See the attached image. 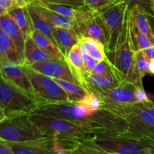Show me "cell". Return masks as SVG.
Returning a JSON list of instances; mask_svg holds the SVG:
<instances>
[{
	"instance_id": "obj_1",
	"label": "cell",
	"mask_w": 154,
	"mask_h": 154,
	"mask_svg": "<svg viewBox=\"0 0 154 154\" xmlns=\"http://www.w3.org/2000/svg\"><path fill=\"white\" fill-rule=\"evenodd\" d=\"M33 113L69 120L90 128L96 135L120 133L127 131V123L109 108L88 111L77 103H47L39 105Z\"/></svg>"
},
{
	"instance_id": "obj_2",
	"label": "cell",
	"mask_w": 154,
	"mask_h": 154,
	"mask_svg": "<svg viewBox=\"0 0 154 154\" xmlns=\"http://www.w3.org/2000/svg\"><path fill=\"white\" fill-rule=\"evenodd\" d=\"M29 117L45 136L57 140L63 150L80 141L94 139L97 135L90 128L69 120L39 113H32Z\"/></svg>"
},
{
	"instance_id": "obj_3",
	"label": "cell",
	"mask_w": 154,
	"mask_h": 154,
	"mask_svg": "<svg viewBox=\"0 0 154 154\" xmlns=\"http://www.w3.org/2000/svg\"><path fill=\"white\" fill-rule=\"evenodd\" d=\"M135 51L132 40V17L128 8L117 44L107 57L114 65L122 82H132L142 87V80L138 77L135 66Z\"/></svg>"
},
{
	"instance_id": "obj_4",
	"label": "cell",
	"mask_w": 154,
	"mask_h": 154,
	"mask_svg": "<svg viewBox=\"0 0 154 154\" xmlns=\"http://www.w3.org/2000/svg\"><path fill=\"white\" fill-rule=\"evenodd\" d=\"M93 142L107 153L154 154V138L126 132L96 135Z\"/></svg>"
},
{
	"instance_id": "obj_5",
	"label": "cell",
	"mask_w": 154,
	"mask_h": 154,
	"mask_svg": "<svg viewBox=\"0 0 154 154\" xmlns=\"http://www.w3.org/2000/svg\"><path fill=\"white\" fill-rule=\"evenodd\" d=\"M111 110L127 123V132L154 138V103L152 101Z\"/></svg>"
},
{
	"instance_id": "obj_6",
	"label": "cell",
	"mask_w": 154,
	"mask_h": 154,
	"mask_svg": "<svg viewBox=\"0 0 154 154\" xmlns=\"http://www.w3.org/2000/svg\"><path fill=\"white\" fill-rule=\"evenodd\" d=\"M29 114L8 116L0 122V138L8 142H27L46 137L32 121Z\"/></svg>"
},
{
	"instance_id": "obj_7",
	"label": "cell",
	"mask_w": 154,
	"mask_h": 154,
	"mask_svg": "<svg viewBox=\"0 0 154 154\" xmlns=\"http://www.w3.org/2000/svg\"><path fill=\"white\" fill-rule=\"evenodd\" d=\"M0 107L8 117L32 114L36 109L37 104L26 92L0 75Z\"/></svg>"
},
{
	"instance_id": "obj_8",
	"label": "cell",
	"mask_w": 154,
	"mask_h": 154,
	"mask_svg": "<svg viewBox=\"0 0 154 154\" xmlns=\"http://www.w3.org/2000/svg\"><path fill=\"white\" fill-rule=\"evenodd\" d=\"M24 68L32 87L37 106L47 103L69 102L66 93L54 78L43 75L25 65Z\"/></svg>"
},
{
	"instance_id": "obj_9",
	"label": "cell",
	"mask_w": 154,
	"mask_h": 154,
	"mask_svg": "<svg viewBox=\"0 0 154 154\" xmlns=\"http://www.w3.org/2000/svg\"><path fill=\"white\" fill-rule=\"evenodd\" d=\"M128 8L129 5L126 2L118 0L98 11L108 34V43L105 47L106 54L112 52L115 48Z\"/></svg>"
},
{
	"instance_id": "obj_10",
	"label": "cell",
	"mask_w": 154,
	"mask_h": 154,
	"mask_svg": "<svg viewBox=\"0 0 154 154\" xmlns=\"http://www.w3.org/2000/svg\"><path fill=\"white\" fill-rule=\"evenodd\" d=\"M137 86L132 82H122L114 88L93 93L102 100L103 108H118L137 103L135 92Z\"/></svg>"
},
{
	"instance_id": "obj_11",
	"label": "cell",
	"mask_w": 154,
	"mask_h": 154,
	"mask_svg": "<svg viewBox=\"0 0 154 154\" xmlns=\"http://www.w3.org/2000/svg\"><path fill=\"white\" fill-rule=\"evenodd\" d=\"M13 154H60V143L51 137L27 142H8Z\"/></svg>"
},
{
	"instance_id": "obj_12",
	"label": "cell",
	"mask_w": 154,
	"mask_h": 154,
	"mask_svg": "<svg viewBox=\"0 0 154 154\" xmlns=\"http://www.w3.org/2000/svg\"><path fill=\"white\" fill-rule=\"evenodd\" d=\"M54 79H61L78 84V80L66 59H50L28 66Z\"/></svg>"
},
{
	"instance_id": "obj_13",
	"label": "cell",
	"mask_w": 154,
	"mask_h": 154,
	"mask_svg": "<svg viewBox=\"0 0 154 154\" xmlns=\"http://www.w3.org/2000/svg\"><path fill=\"white\" fill-rule=\"evenodd\" d=\"M0 75L27 93L35 102L34 92L29 79L26 73L24 65L8 60H0Z\"/></svg>"
},
{
	"instance_id": "obj_14",
	"label": "cell",
	"mask_w": 154,
	"mask_h": 154,
	"mask_svg": "<svg viewBox=\"0 0 154 154\" xmlns=\"http://www.w3.org/2000/svg\"><path fill=\"white\" fill-rule=\"evenodd\" d=\"M119 78L113 73L93 75L92 73H84L80 86L87 92L96 93L114 88L121 84Z\"/></svg>"
},
{
	"instance_id": "obj_15",
	"label": "cell",
	"mask_w": 154,
	"mask_h": 154,
	"mask_svg": "<svg viewBox=\"0 0 154 154\" xmlns=\"http://www.w3.org/2000/svg\"><path fill=\"white\" fill-rule=\"evenodd\" d=\"M80 35L91 38L102 42L105 47L108 43L106 28L100 15L96 11L80 27Z\"/></svg>"
},
{
	"instance_id": "obj_16",
	"label": "cell",
	"mask_w": 154,
	"mask_h": 154,
	"mask_svg": "<svg viewBox=\"0 0 154 154\" xmlns=\"http://www.w3.org/2000/svg\"><path fill=\"white\" fill-rule=\"evenodd\" d=\"M0 29L13 42L20 56L23 60V50L26 36L8 12L0 16Z\"/></svg>"
},
{
	"instance_id": "obj_17",
	"label": "cell",
	"mask_w": 154,
	"mask_h": 154,
	"mask_svg": "<svg viewBox=\"0 0 154 154\" xmlns=\"http://www.w3.org/2000/svg\"><path fill=\"white\" fill-rule=\"evenodd\" d=\"M27 8L29 12L35 29L38 30L43 34L46 35L55 42L54 35H53L54 27L52 26L48 18L45 17L39 5H38L34 0H29L27 4Z\"/></svg>"
},
{
	"instance_id": "obj_18",
	"label": "cell",
	"mask_w": 154,
	"mask_h": 154,
	"mask_svg": "<svg viewBox=\"0 0 154 154\" xmlns=\"http://www.w3.org/2000/svg\"><path fill=\"white\" fill-rule=\"evenodd\" d=\"M132 17V23L135 26L147 36L154 45V32L150 26L147 11L140 5H133L129 7Z\"/></svg>"
},
{
	"instance_id": "obj_19",
	"label": "cell",
	"mask_w": 154,
	"mask_h": 154,
	"mask_svg": "<svg viewBox=\"0 0 154 154\" xmlns=\"http://www.w3.org/2000/svg\"><path fill=\"white\" fill-rule=\"evenodd\" d=\"M55 43L61 51L64 57L67 56L70 50L78 43L79 35L75 31L63 28L53 29Z\"/></svg>"
},
{
	"instance_id": "obj_20",
	"label": "cell",
	"mask_w": 154,
	"mask_h": 154,
	"mask_svg": "<svg viewBox=\"0 0 154 154\" xmlns=\"http://www.w3.org/2000/svg\"><path fill=\"white\" fill-rule=\"evenodd\" d=\"M52 59L45 51H42L34 42L31 36L26 38L23 50V63L26 66H30L34 63L43 62Z\"/></svg>"
},
{
	"instance_id": "obj_21",
	"label": "cell",
	"mask_w": 154,
	"mask_h": 154,
	"mask_svg": "<svg viewBox=\"0 0 154 154\" xmlns=\"http://www.w3.org/2000/svg\"><path fill=\"white\" fill-rule=\"evenodd\" d=\"M29 35L31 36L35 43L52 59L65 58L59 47L46 35L43 34L38 30L34 29Z\"/></svg>"
},
{
	"instance_id": "obj_22",
	"label": "cell",
	"mask_w": 154,
	"mask_h": 154,
	"mask_svg": "<svg viewBox=\"0 0 154 154\" xmlns=\"http://www.w3.org/2000/svg\"><path fill=\"white\" fill-rule=\"evenodd\" d=\"M8 13L26 37L35 29L27 5L15 7L10 9Z\"/></svg>"
},
{
	"instance_id": "obj_23",
	"label": "cell",
	"mask_w": 154,
	"mask_h": 154,
	"mask_svg": "<svg viewBox=\"0 0 154 154\" xmlns=\"http://www.w3.org/2000/svg\"><path fill=\"white\" fill-rule=\"evenodd\" d=\"M36 3H37L38 5H39L38 2ZM39 6L41 7L42 11L45 14V17L48 18V20H49V22L51 23V24L52 25L53 27H54V28L68 29L76 32L79 35L78 25H77V23L75 20L70 17H68L63 16V15L60 14L59 13H57V12L51 10V9L47 8L44 7V6L41 5H39ZM80 37H81V36H80Z\"/></svg>"
},
{
	"instance_id": "obj_24",
	"label": "cell",
	"mask_w": 154,
	"mask_h": 154,
	"mask_svg": "<svg viewBox=\"0 0 154 154\" xmlns=\"http://www.w3.org/2000/svg\"><path fill=\"white\" fill-rule=\"evenodd\" d=\"M8 60L17 64L24 65L14 44L0 29V60Z\"/></svg>"
},
{
	"instance_id": "obj_25",
	"label": "cell",
	"mask_w": 154,
	"mask_h": 154,
	"mask_svg": "<svg viewBox=\"0 0 154 154\" xmlns=\"http://www.w3.org/2000/svg\"><path fill=\"white\" fill-rule=\"evenodd\" d=\"M78 44L82 51H85L97 61H102L108 58L105 45L96 39L81 36L79 38Z\"/></svg>"
},
{
	"instance_id": "obj_26",
	"label": "cell",
	"mask_w": 154,
	"mask_h": 154,
	"mask_svg": "<svg viewBox=\"0 0 154 154\" xmlns=\"http://www.w3.org/2000/svg\"><path fill=\"white\" fill-rule=\"evenodd\" d=\"M65 59L70 66L74 75L76 77L78 84L80 85L81 79L84 76V70L82 60V50L79 44L78 43L75 45L70 50Z\"/></svg>"
},
{
	"instance_id": "obj_27",
	"label": "cell",
	"mask_w": 154,
	"mask_h": 154,
	"mask_svg": "<svg viewBox=\"0 0 154 154\" xmlns=\"http://www.w3.org/2000/svg\"><path fill=\"white\" fill-rule=\"evenodd\" d=\"M63 150L66 154H107V152L93 142V139L80 141Z\"/></svg>"
},
{
	"instance_id": "obj_28",
	"label": "cell",
	"mask_w": 154,
	"mask_h": 154,
	"mask_svg": "<svg viewBox=\"0 0 154 154\" xmlns=\"http://www.w3.org/2000/svg\"><path fill=\"white\" fill-rule=\"evenodd\" d=\"M54 80L63 88L65 93H66V95L68 96V99H69V102L78 103L87 94V92L80 85L74 84V83L70 82V81H65V80Z\"/></svg>"
},
{
	"instance_id": "obj_29",
	"label": "cell",
	"mask_w": 154,
	"mask_h": 154,
	"mask_svg": "<svg viewBox=\"0 0 154 154\" xmlns=\"http://www.w3.org/2000/svg\"><path fill=\"white\" fill-rule=\"evenodd\" d=\"M35 1L47 8L51 9L57 13L60 14L63 16L68 17L72 18L74 20H76L79 14L80 8H74L69 7V6L63 5L47 2L42 1V0H35Z\"/></svg>"
},
{
	"instance_id": "obj_30",
	"label": "cell",
	"mask_w": 154,
	"mask_h": 154,
	"mask_svg": "<svg viewBox=\"0 0 154 154\" xmlns=\"http://www.w3.org/2000/svg\"><path fill=\"white\" fill-rule=\"evenodd\" d=\"M130 12V11H129ZM132 40L135 52L141 50H145L153 46V44L148 37L144 33L140 32L135 26L132 21Z\"/></svg>"
},
{
	"instance_id": "obj_31",
	"label": "cell",
	"mask_w": 154,
	"mask_h": 154,
	"mask_svg": "<svg viewBox=\"0 0 154 154\" xmlns=\"http://www.w3.org/2000/svg\"><path fill=\"white\" fill-rule=\"evenodd\" d=\"M150 60L147 57L144 50L135 53V66L138 77L143 79L147 74L150 73Z\"/></svg>"
},
{
	"instance_id": "obj_32",
	"label": "cell",
	"mask_w": 154,
	"mask_h": 154,
	"mask_svg": "<svg viewBox=\"0 0 154 154\" xmlns=\"http://www.w3.org/2000/svg\"><path fill=\"white\" fill-rule=\"evenodd\" d=\"M77 104L92 112L99 111L101 108H103L102 100L97 96L90 92H87L84 98L81 99Z\"/></svg>"
},
{
	"instance_id": "obj_33",
	"label": "cell",
	"mask_w": 154,
	"mask_h": 154,
	"mask_svg": "<svg viewBox=\"0 0 154 154\" xmlns=\"http://www.w3.org/2000/svg\"><path fill=\"white\" fill-rule=\"evenodd\" d=\"M118 0H84L85 5L91 10L99 11Z\"/></svg>"
},
{
	"instance_id": "obj_34",
	"label": "cell",
	"mask_w": 154,
	"mask_h": 154,
	"mask_svg": "<svg viewBox=\"0 0 154 154\" xmlns=\"http://www.w3.org/2000/svg\"><path fill=\"white\" fill-rule=\"evenodd\" d=\"M129 5V7L133 5H140L147 11L150 17L154 18V9L153 6V0H122Z\"/></svg>"
},
{
	"instance_id": "obj_35",
	"label": "cell",
	"mask_w": 154,
	"mask_h": 154,
	"mask_svg": "<svg viewBox=\"0 0 154 154\" xmlns=\"http://www.w3.org/2000/svg\"><path fill=\"white\" fill-rule=\"evenodd\" d=\"M42 1L54 3V4L63 5L74 8H82L84 7H87L84 4V0H42Z\"/></svg>"
},
{
	"instance_id": "obj_36",
	"label": "cell",
	"mask_w": 154,
	"mask_h": 154,
	"mask_svg": "<svg viewBox=\"0 0 154 154\" xmlns=\"http://www.w3.org/2000/svg\"><path fill=\"white\" fill-rule=\"evenodd\" d=\"M82 60L84 73H90L96 65V63L99 62L92 57H90L89 54H87L84 51H82Z\"/></svg>"
},
{
	"instance_id": "obj_37",
	"label": "cell",
	"mask_w": 154,
	"mask_h": 154,
	"mask_svg": "<svg viewBox=\"0 0 154 154\" xmlns=\"http://www.w3.org/2000/svg\"><path fill=\"white\" fill-rule=\"evenodd\" d=\"M135 99L137 101V103H145V102H151L150 99L147 96V93L144 91V87H138L137 86L135 92Z\"/></svg>"
},
{
	"instance_id": "obj_38",
	"label": "cell",
	"mask_w": 154,
	"mask_h": 154,
	"mask_svg": "<svg viewBox=\"0 0 154 154\" xmlns=\"http://www.w3.org/2000/svg\"><path fill=\"white\" fill-rule=\"evenodd\" d=\"M0 154H13L7 141L0 138Z\"/></svg>"
},
{
	"instance_id": "obj_39",
	"label": "cell",
	"mask_w": 154,
	"mask_h": 154,
	"mask_svg": "<svg viewBox=\"0 0 154 154\" xmlns=\"http://www.w3.org/2000/svg\"><path fill=\"white\" fill-rule=\"evenodd\" d=\"M144 51L146 54V55L147 56V57L150 59V61L151 60H154V45L147 48V49L144 50Z\"/></svg>"
},
{
	"instance_id": "obj_40",
	"label": "cell",
	"mask_w": 154,
	"mask_h": 154,
	"mask_svg": "<svg viewBox=\"0 0 154 154\" xmlns=\"http://www.w3.org/2000/svg\"><path fill=\"white\" fill-rule=\"evenodd\" d=\"M6 118H7V115H6L5 114V111H4L3 108H2L1 107H0V122L3 121V120H5Z\"/></svg>"
},
{
	"instance_id": "obj_41",
	"label": "cell",
	"mask_w": 154,
	"mask_h": 154,
	"mask_svg": "<svg viewBox=\"0 0 154 154\" xmlns=\"http://www.w3.org/2000/svg\"><path fill=\"white\" fill-rule=\"evenodd\" d=\"M150 73L154 75V60H151L150 64Z\"/></svg>"
},
{
	"instance_id": "obj_42",
	"label": "cell",
	"mask_w": 154,
	"mask_h": 154,
	"mask_svg": "<svg viewBox=\"0 0 154 154\" xmlns=\"http://www.w3.org/2000/svg\"><path fill=\"white\" fill-rule=\"evenodd\" d=\"M6 12H8L7 10H6L5 8H4L2 6L0 5V16H1V15H2V14H4L6 13Z\"/></svg>"
},
{
	"instance_id": "obj_43",
	"label": "cell",
	"mask_w": 154,
	"mask_h": 154,
	"mask_svg": "<svg viewBox=\"0 0 154 154\" xmlns=\"http://www.w3.org/2000/svg\"><path fill=\"white\" fill-rule=\"evenodd\" d=\"M153 9H154V0H153Z\"/></svg>"
},
{
	"instance_id": "obj_44",
	"label": "cell",
	"mask_w": 154,
	"mask_h": 154,
	"mask_svg": "<svg viewBox=\"0 0 154 154\" xmlns=\"http://www.w3.org/2000/svg\"><path fill=\"white\" fill-rule=\"evenodd\" d=\"M107 154H114V153H107Z\"/></svg>"
}]
</instances>
